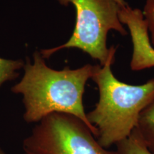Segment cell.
<instances>
[{"label":"cell","mask_w":154,"mask_h":154,"mask_svg":"<svg viewBox=\"0 0 154 154\" xmlns=\"http://www.w3.org/2000/svg\"><path fill=\"white\" fill-rule=\"evenodd\" d=\"M119 19L121 24L126 25L131 36L134 51L131 69L140 71L154 67V47L150 42L149 27L143 11L126 5L119 10Z\"/></svg>","instance_id":"5"},{"label":"cell","mask_w":154,"mask_h":154,"mask_svg":"<svg viewBox=\"0 0 154 154\" xmlns=\"http://www.w3.org/2000/svg\"><path fill=\"white\" fill-rule=\"evenodd\" d=\"M24 65L25 63L22 60H10L0 58V87L5 82L14 79L18 76L17 72Z\"/></svg>","instance_id":"8"},{"label":"cell","mask_w":154,"mask_h":154,"mask_svg":"<svg viewBox=\"0 0 154 154\" xmlns=\"http://www.w3.org/2000/svg\"><path fill=\"white\" fill-rule=\"evenodd\" d=\"M136 128L148 151L154 154V99L140 113Z\"/></svg>","instance_id":"6"},{"label":"cell","mask_w":154,"mask_h":154,"mask_svg":"<svg viewBox=\"0 0 154 154\" xmlns=\"http://www.w3.org/2000/svg\"><path fill=\"white\" fill-rule=\"evenodd\" d=\"M26 154H36V153H26Z\"/></svg>","instance_id":"12"},{"label":"cell","mask_w":154,"mask_h":154,"mask_svg":"<svg viewBox=\"0 0 154 154\" xmlns=\"http://www.w3.org/2000/svg\"><path fill=\"white\" fill-rule=\"evenodd\" d=\"M143 13L151 32V44L154 47V0H146Z\"/></svg>","instance_id":"9"},{"label":"cell","mask_w":154,"mask_h":154,"mask_svg":"<svg viewBox=\"0 0 154 154\" xmlns=\"http://www.w3.org/2000/svg\"><path fill=\"white\" fill-rule=\"evenodd\" d=\"M121 6V7H124L127 5V3L125 2V0H114Z\"/></svg>","instance_id":"10"},{"label":"cell","mask_w":154,"mask_h":154,"mask_svg":"<svg viewBox=\"0 0 154 154\" xmlns=\"http://www.w3.org/2000/svg\"><path fill=\"white\" fill-rule=\"evenodd\" d=\"M119 154H151L148 151L136 128L126 139L116 145Z\"/></svg>","instance_id":"7"},{"label":"cell","mask_w":154,"mask_h":154,"mask_svg":"<svg viewBox=\"0 0 154 154\" xmlns=\"http://www.w3.org/2000/svg\"><path fill=\"white\" fill-rule=\"evenodd\" d=\"M32 63L26 58L24 76L11 88V91L23 96L24 120L36 123L51 113H67L82 120L97 138L98 131L90 124L84 111L83 95L86 82L99 65L54 70L47 66L40 52L35 51Z\"/></svg>","instance_id":"1"},{"label":"cell","mask_w":154,"mask_h":154,"mask_svg":"<svg viewBox=\"0 0 154 154\" xmlns=\"http://www.w3.org/2000/svg\"><path fill=\"white\" fill-rule=\"evenodd\" d=\"M26 153L119 154L102 146L90 128L71 114L54 113L44 118L23 142Z\"/></svg>","instance_id":"4"},{"label":"cell","mask_w":154,"mask_h":154,"mask_svg":"<svg viewBox=\"0 0 154 154\" xmlns=\"http://www.w3.org/2000/svg\"><path fill=\"white\" fill-rule=\"evenodd\" d=\"M0 154H6V153L2 151V150L0 149Z\"/></svg>","instance_id":"11"},{"label":"cell","mask_w":154,"mask_h":154,"mask_svg":"<svg viewBox=\"0 0 154 154\" xmlns=\"http://www.w3.org/2000/svg\"><path fill=\"white\" fill-rule=\"evenodd\" d=\"M116 48L110 47V55L99 65L92 80L99 91L94 109L86 113L90 124L98 131L97 139L109 149L126 139L137 127L140 115L154 99V79L142 85L126 84L116 78L111 71Z\"/></svg>","instance_id":"2"},{"label":"cell","mask_w":154,"mask_h":154,"mask_svg":"<svg viewBox=\"0 0 154 154\" xmlns=\"http://www.w3.org/2000/svg\"><path fill=\"white\" fill-rule=\"evenodd\" d=\"M61 5L72 4L76 12V25L68 42L55 48L43 49L42 57L49 58L59 50L77 48L94 59L100 65L106 62L110 48L106 46L108 32L115 30L122 35L127 32L119 19L121 6L114 0H57Z\"/></svg>","instance_id":"3"}]
</instances>
